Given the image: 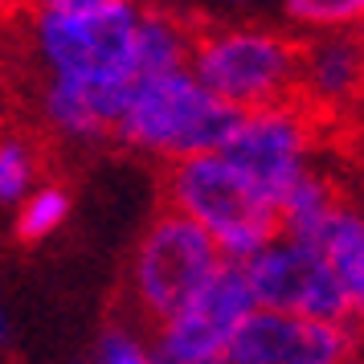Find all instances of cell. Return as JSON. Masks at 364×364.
I'll list each match as a JSON object with an SVG mask.
<instances>
[{
  "instance_id": "obj_20",
  "label": "cell",
  "mask_w": 364,
  "mask_h": 364,
  "mask_svg": "<svg viewBox=\"0 0 364 364\" xmlns=\"http://www.w3.org/2000/svg\"><path fill=\"white\" fill-rule=\"evenodd\" d=\"M13 340H17V328H13V315L0 307V348H13Z\"/></svg>"
},
{
  "instance_id": "obj_15",
  "label": "cell",
  "mask_w": 364,
  "mask_h": 364,
  "mask_svg": "<svg viewBox=\"0 0 364 364\" xmlns=\"http://www.w3.org/2000/svg\"><path fill=\"white\" fill-rule=\"evenodd\" d=\"M13 209H17L21 242H46L70 221V193L53 181H37Z\"/></svg>"
},
{
  "instance_id": "obj_12",
  "label": "cell",
  "mask_w": 364,
  "mask_h": 364,
  "mask_svg": "<svg viewBox=\"0 0 364 364\" xmlns=\"http://www.w3.org/2000/svg\"><path fill=\"white\" fill-rule=\"evenodd\" d=\"M340 200H348L340 193V184L331 181L328 172H319V168H303L295 181L282 188L279 197H274V217H279V233H291V237H303V242H311L319 225L328 221L336 209H340Z\"/></svg>"
},
{
  "instance_id": "obj_16",
  "label": "cell",
  "mask_w": 364,
  "mask_h": 364,
  "mask_svg": "<svg viewBox=\"0 0 364 364\" xmlns=\"http://www.w3.org/2000/svg\"><path fill=\"white\" fill-rule=\"evenodd\" d=\"M41 181L37 148L17 132H0V205H17Z\"/></svg>"
},
{
  "instance_id": "obj_17",
  "label": "cell",
  "mask_w": 364,
  "mask_h": 364,
  "mask_svg": "<svg viewBox=\"0 0 364 364\" xmlns=\"http://www.w3.org/2000/svg\"><path fill=\"white\" fill-rule=\"evenodd\" d=\"M287 17L307 33L356 29L364 17V0H287Z\"/></svg>"
},
{
  "instance_id": "obj_13",
  "label": "cell",
  "mask_w": 364,
  "mask_h": 364,
  "mask_svg": "<svg viewBox=\"0 0 364 364\" xmlns=\"http://www.w3.org/2000/svg\"><path fill=\"white\" fill-rule=\"evenodd\" d=\"M311 242L323 254L328 270L348 291V299L356 307H364V221L356 213V205L340 200V209L319 225V233H315Z\"/></svg>"
},
{
  "instance_id": "obj_7",
  "label": "cell",
  "mask_w": 364,
  "mask_h": 364,
  "mask_svg": "<svg viewBox=\"0 0 364 364\" xmlns=\"http://www.w3.org/2000/svg\"><path fill=\"white\" fill-rule=\"evenodd\" d=\"M242 270H246L258 307L291 311L303 319H356L360 315V307L348 299L340 279L328 270L315 242L274 233L266 246H258L242 262Z\"/></svg>"
},
{
  "instance_id": "obj_10",
  "label": "cell",
  "mask_w": 364,
  "mask_h": 364,
  "mask_svg": "<svg viewBox=\"0 0 364 364\" xmlns=\"http://www.w3.org/2000/svg\"><path fill=\"white\" fill-rule=\"evenodd\" d=\"M364 82V50L352 29H323L299 46L295 99L319 119L348 115L360 99Z\"/></svg>"
},
{
  "instance_id": "obj_9",
  "label": "cell",
  "mask_w": 364,
  "mask_h": 364,
  "mask_svg": "<svg viewBox=\"0 0 364 364\" xmlns=\"http://www.w3.org/2000/svg\"><path fill=\"white\" fill-rule=\"evenodd\" d=\"M356 356L352 319H303L250 307L225 348V364H344Z\"/></svg>"
},
{
  "instance_id": "obj_18",
  "label": "cell",
  "mask_w": 364,
  "mask_h": 364,
  "mask_svg": "<svg viewBox=\"0 0 364 364\" xmlns=\"http://www.w3.org/2000/svg\"><path fill=\"white\" fill-rule=\"evenodd\" d=\"M95 360L99 364H148L151 360V340L139 328L127 323H111L95 344Z\"/></svg>"
},
{
  "instance_id": "obj_8",
  "label": "cell",
  "mask_w": 364,
  "mask_h": 364,
  "mask_svg": "<svg viewBox=\"0 0 364 364\" xmlns=\"http://www.w3.org/2000/svg\"><path fill=\"white\" fill-rule=\"evenodd\" d=\"M254 307V291L242 262L221 258L217 270L184 307L160 319L151 331V360L164 364H221L230 336Z\"/></svg>"
},
{
  "instance_id": "obj_23",
  "label": "cell",
  "mask_w": 364,
  "mask_h": 364,
  "mask_svg": "<svg viewBox=\"0 0 364 364\" xmlns=\"http://www.w3.org/2000/svg\"><path fill=\"white\" fill-rule=\"evenodd\" d=\"M13 17V9H9V4H4V0H0V25H4V21Z\"/></svg>"
},
{
  "instance_id": "obj_11",
  "label": "cell",
  "mask_w": 364,
  "mask_h": 364,
  "mask_svg": "<svg viewBox=\"0 0 364 364\" xmlns=\"http://www.w3.org/2000/svg\"><path fill=\"white\" fill-rule=\"evenodd\" d=\"M132 82L99 86V82H74V78H53L41 74L37 86V115L58 139L90 148L102 144L115 132V119L127 102Z\"/></svg>"
},
{
  "instance_id": "obj_19",
  "label": "cell",
  "mask_w": 364,
  "mask_h": 364,
  "mask_svg": "<svg viewBox=\"0 0 364 364\" xmlns=\"http://www.w3.org/2000/svg\"><path fill=\"white\" fill-rule=\"evenodd\" d=\"M37 9H66V13H74V9H99V4H111V0H33Z\"/></svg>"
},
{
  "instance_id": "obj_14",
  "label": "cell",
  "mask_w": 364,
  "mask_h": 364,
  "mask_svg": "<svg viewBox=\"0 0 364 364\" xmlns=\"http://www.w3.org/2000/svg\"><path fill=\"white\" fill-rule=\"evenodd\" d=\"M193 37L188 21L164 9H139V25H135V74H151V70H176L188 66L193 53Z\"/></svg>"
},
{
  "instance_id": "obj_6",
  "label": "cell",
  "mask_w": 364,
  "mask_h": 364,
  "mask_svg": "<svg viewBox=\"0 0 364 364\" xmlns=\"http://www.w3.org/2000/svg\"><path fill=\"white\" fill-rule=\"evenodd\" d=\"M319 123L323 119L307 111L295 95L266 102V107H250V111H237V123L225 135L221 156L233 168H242L250 181L274 200L303 168L315 164Z\"/></svg>"
},
{
  "instance_id": "obj_1",
  "label": "cell",
  "mask_w": 364,
  "mask_h": 364,
  "mask_svg": "<svg viewBox=\"0 0 364 364\" xmlns=\"http://www.w3.org/2000/svg\"><path fill=\"white\" fill-rule=\"evenodd\" d=\"M237 111L221 102L188 66L135 74L111 139L156 160H181L193 151H217L233 132Z\"/></svg>"
},
{
  "instance_id": "obj_3",
  "label": "cell",
  "mask_w": 364,
  "mask_h": 364,
  "mask_svg": "<svg viewBox=\"0 0 364 364\" xmlns=\"http://www.w3.org/2000/svg\"><path fill=\"white\" fill-rule=\"evenodd\" d=\"M139 4L111 0L99 9H25V41L41 74L74 82H132Z\"/></svg>"
},
{
  "instance_id": "obj_21",
  "label": "cell",
  "mask_w": 364,
  "mask_h": 364,
  "mask_svg": "<svg viewBox=\"0 0 364 364\" xmlns=\"http://www.w3.org/2000/svg\"><path fill=\"white\" fill-rule=\"evenodd\" d=\"M4 4H9V9H13V17H21V13H25V9H33V0H4Z\"/></svg>"
},
{
  "instance_id": "obj_24",
  "label": "cell",
  "mask_w": 364,
  "mask_h": 364,
  "mask_svg": "<svg viewBox=\"0 0 364 364\" xmlns=\"http://www.w3.org/2000/svg\"><path fill=\"white\" fill-rule=\"evenodd\" d=\"M221 4H246V0H221Z\"/></svg>"
},
{
  "instance_id": "obj_22",
  "label": "cell",
  "mask_w": 364,
  "mask_h": 364,
  "mask_svg": "<svg viewBox=\"0 0 364 364\" xmlns=\"http://www.w3.org/2000/svg\"><path fill=\"white\" fill-rule=\"evenodd\" d=\"M139 9H164V4H172V0H135Z\"/></svg>"
},
{
  "instance_id": "obj_5",
  "label": "cell",
  "mask_w": 364,
  "mask_h": 364,
  "mask_svg": "<svg viewBox=\"0 0 364 364\" xmlns=\"http://www.w3.org/2000/svg\"><path fill=\"white\" fill-rule=\"evenodd\" d=\"M221 262V250L197 221L176 209L151 221L127 266V303L139 323H160L200 291Z\"/></svg>"
},
{
  "instance_id": "obj_2",
  "label": "cell",
  "mask_w": 364,
  "mask_h": 364,
  "mask_svg": "<svg viewBox=\"0 0 364 364\" xmlns=\"http://www.w3.org/2000/svg\"><path fill=\"white\" fill-rule=\"evenodd\" d=\"M164 193L168 209L197 221L217 242L221 258H230V262H246L254 250L279 233L274 200L242 168H233L221 156V148L168 160Z\"/></svg>"
},
{
  "instance_id": "obj_4",
  "label": "cell",
  "mask_w": 364,
  "mask_h": 364,
  "mask_svg": "<svg viewBox=\"0 0 364 364\" xmlns=\"http://www.w3.org/2000/svg\"><path fill=\"white\" fill-rule=\"evenodd\" d=\"M188 70L233 111L266 107L295 95L299 41L274 29H205L193 37Z\"/></svg>"
}]
</instances>
